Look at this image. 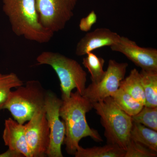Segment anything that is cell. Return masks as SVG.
I'll return each instance as SVG.
<instances>
[{
    "instance_id": "2",
    "label": "cell",
    "mask_w": 157,
    "mask_h": 157,
    "mask_svg": "<svg viewBox=\"0 0 157 157\" xmlns=\"http://www.w3.org/2000/svg\"><path fill=\"white\" fill-rule=\"evenodd\" d=\"M3 10L14 34L29 41L48 43L54 33L40 23L35 0H3Z\"/></svg>"
},
{
    "instance_id": "10",
    "label": "cell",
    "mask_w": 157,
    "mask_h": 157,
    "mask_svg": "<svg viewBox=\"0 0 157 157\" xmlns=\"http://www.w3.org/2000/svg\"><path fill=\"white\" fill-rule=\"evenodd\" d=\"M110 48L113 51L123 54L142 70L157 71L156 49L140 47L135 41L121 36Z\"/></svg>"
},
{
    "instance_id": "17",
    "label": "cell",
    "mask_w": 157,
    "mask_h": 157,
    "mask_svg": "<svg viewBox=\"0 0 157 157\" xmlns=\"http://www.w3.org/2000/svg\"><path fill=\"white\" fill-rule=\"evenodd\" d=\"M111 97L122 110L131 117L138 113L144 106L121 88Z\"/></svg>"
},
{
    "instance_id": "7",
    "label": "cell",
    "mask_w": 157,
    "mask_h": 157,
    "mask_svg": "<svg viewBox=\"0 0 157 157\" xmlns=\"http://www.w3.org/2000/svg\"><path fill=\"white\" fill-rule=\"evenodd\" d=\"M62 102V99L54 93L49 90L46 91L44 109L50 133V144L46 153L47 157H63L62 146L65 139V126L59 116Z\"/></svg>"
},
{
    "instance_id": "9",
    "label": "cell",
    "mask_w": 157,
    "mask_h": 157,
    "mask_svg": "<svg viewBox=\"0 0 157 157\" xmlns=\"http://www.w3.org/2000/svg\"><path fill=\"white\" fill-rule=\"evenodd\" d=\"M25 127L31 157L46 156L50 133L44 108L36 113Z\"/></svg>"
},
{
    "instance_id": "4",
    "label": "cell",
    "mask_w": 157,
    "mask_h": 157,
    "mask_svg": "<svg viewBox=\"0 0 157 157\" xmlns=\"http://www.w3.org/2000/svg\"><path fill=\"white\" fill-rule=\"evenodd\" d=\"M36 61L38 65L50 66L56 73L60 81L62 99L70 98L74 89L83 95L86 88L87 74L78 62L51 51L43 52L37 57Z\"/></svg>"
},
{
    "instance_id": "20",
    "label": "cell",
    "mask_w": 157,
    "mask_h": 157,
    "mask_svg": "<svg viewBox=\"0 0 157 157\" xmlns=\"http://www.w3.org/2000/svg\"><path fill=\"white\" fill-rule=\"evenodd\" d=\"M24 85L15 73L3 74L0 72V104L4 102L12 88Z\"/></svg>"
},
{
    "instance_id": "8",
    "label": "cell",
    "mask_w": 157,
    "mask_h": 157,
    "mask_svg": "<svg viewBox=\"0 0 157 157\" xmlns=\"http://www.w3.org/2000/svg\"><path fill=\"white\" fill-rule=\"evenodd\" d=\"M128 66V63H118L115 60H109L107 70L101 81L90 84L86 88L82 96L92 104L111 97L119 88Z\"/></svg>"
},
{
    "instance_id": "21",
    "label": "cell",
    "mask_w": 157,
    "mask_h": 157,
    "mask_svg": "<svg viewBox=\"0 0 157 157\" xmlns=\"http://www.w3.org/2000/svg\"><path fill=\"white\" fill-rule=\"evenodd\" d=\"M124 157H156L157 152L130 139Z\"/></svg>"
},
{
    "instance_id": "6",
    "label": "cell",
    "mask_w": 157,
    "mask_h": 157,
    "mask_svg": "<svg viewBox=\"0 0 157 157\" xmlns=\"http://www.w3.org/2000/svg\"><path fill=\"white\" fill-rule=\"evenodd\" d=\"M77 0H35L40 23L54 33L63 29L74 15Z\"/></svg>"
},
{
    "instance_id": "13",
    "label": "cell",
    "mask_w": 157,
    "mask_h": 157,
    "mask_svg": "<svg viewBox=\"0 0 157 157\" xmlns=\"http://www.w3.org/2000/svg\"><path fill=\"white\" fill-rule=\"evenodd\" d=\"M130 138L157 152V132L140 124L133 122Z\"/></svg>"
},
{
    "instance_id": "3",
    "label": "cell",
    "mask_w": 157,
    "mask_h": 157,
    "mask_svg": "<svg viewBox=\"0 0 157 157\" xmlns=\"http://www.w3.org/2000/svg\"><path fill=\"white\" fill-rule=\"evenodd\" d=\"M47 91L38 80H32L11 91L3 103L0 110L7 109L14 120L24 124L34 114L43 109Z\"/></svg>"
},
{
    "instance_id": "23",
    "label": "cell",
    "mask_w": 157,
    "mask_h": 157,
    "mask_svg": "<svg viewBox=\"0 0 157 157\" xmlns=\"http://www.w3.org/2000/svg\"><path fill=\"white\" fill-rule=\"evenodd\" d=\"M21 155L9 149L7 151L0 154V157H22Z\"/></svg>"
},
{
    "instance_id": "19",
    "label": "cell",
    "mask_w": 157,
    "mask_h": 157,
    "mask_svg": "<svg viewBox=\"0 0 157 157\" xmlns=\"http://www.w3.org/2000/svg\"><path fill=\"white\" fill-rule=\"evenodd\" d=\"M132 122L157 131V107L144 106L136 115L132 117Z\"/></svg>"
},
{
    "instance_id": "14",
    "label": "cell",
    "mask_w": 157,
    "mask_h": 157,
    "mask_svg": "<svg viewBox=\"0 0 157 157\" xmlns=\"http://www.w3.org/2000/svg\"><path fill=\"white\" fill-rule=\"evenodd\" d=\"M126 151L117 145L107 144L103 147L83 148L78 146L75 157H124Z\"/></svg>"
},
{
    "instance_id": "18",
    "label": "cell",
    "mask_w": 157,
    "mask_h": 157,
    "mask_svg": "<svg viewBox=\"0 0 157 157\" xmlns=\"http://www.w3.org/2000/svg\"><path fill=\"white\" fill-rule=\"evenodd\" d=\"M86 56L83 58L82 64L90 73L92 83H98L105 75V71L104 70L105 60L93 52L87 53Z\"/></svg>"
},
{
    "instance_id": "5",
    "label": "cell",
    "mask_w": 157,
    "mask_h": 157,
    "mask_svg": "<svg viewBox=\"0 0 157 157\" xmlns=\"http://www.w3.org/2000/svg\"><path fill=\"white\" fill-rule=\"evenodd\" d=\"M92 104L93 108L101 117L107 144H115L125 151L130 140L132 117L122 110L111 97Z\"/></svg>"
},
{
    "instance_id": "1",
    "label": "cell",
    "mask_w": 157,
    "mask_h": 157,
    "mask_svg": "<svg viewBox=\"0 0 157 157\" xmlns=\"http://www.w3.org/2000/svg\"><path fill=\"white\" fill-rule=\"evenodd\" d=\"M59 109L60 117L65 124L63 144L68 154L74 155L82 138L90 137L96 142L103 141L98 131L88 124L86 114L93 108L92 103L77 91L71 93L70 97L62 99Z\"/></svg>"
},
{
    "instance_id": "15",
    "label": "cell",
    "mask_w": 157,
    "mask_h": 157,
    "mask_svg": "<svg viewBox=\"0 0 157 157\" xmlns=\"http://www.w3.org/2000/svg\"><path fill=\"white\" fill-rule=\"evenodd\" d=\"M122 89L135 100L145 105V99L140 72L136 69L131 70L126 78H124L120 84Z\"/></svg>"
},
{
    "instance_id": "11",
    "label": "cell",
    "mask_w": 157,
    "mask_h": 157,
    "mask_svg": "<svg viewBox=\"0 0 157 157\" xmlns=\"http://www.w3.org/2000/svg\"><path fill=\"white\" fill-rule=\"evenodd\" d=\"M121 36L107 28H98L88 33L78 42L75 53L78 56L86 55L98 48L115 44Z\"/></svg>"
},
{
    "instance_id": "16",
    "label": "cell",
    "mask_w": 157,
    "mask_h": 157,
    "mask_svg": "<svg viewBox=\"0 0 157 157\" xmlns=\"http://www.w3.org/2000/svg\"><path fill=\"white\" fill-rule=\"evenodd\" d=\"M140 74L145 96L144 106L157 107V71L141 70Z\"/></svg>"
},
{
    "instance_id": "22",
    "label": "cell",
    "mask_w": 157,
    "mask_h": 157,
    "mask_svg": "<svg viewBox=\"0 0 157 157\" xmlns=\"http://www.w3.org/2000/svg\"><path fill=\"white\" fill-rule=\"evenodd\" d=\"M98 17L95 12L92 11L86 17H83L79 22V28L80 30L84 32H88L92 27L97 22Z\"/></svg>"
},
{
    "instance_id": "12",
    "label": "cell",
    "mask_w": 157,
    "mask_h": 157,
    "mask_svg": "<svg viewBox=\"0 0 157 157\" xmlns=\"http://www.w3.org/2000/svg\"><path fill=\"white\" fill-rule=\"evenodd\" d=\"M2 138L4 144L10 150L18 153L23 157H31L24 124H19L11 117L5 121Z\"/></svg>"
}]
</instances>
